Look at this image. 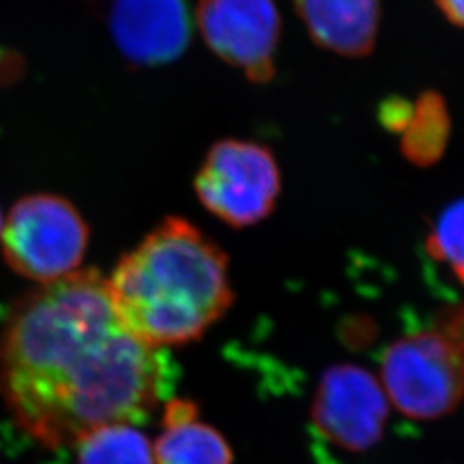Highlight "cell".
<instances>
[{"label": "cell", "mask_w": 464, "mask_h": 464, "mask_svg": "<svg viewBox=\"0 0 464 464\" xmlns=\"http://www.w3.org/2000/svg\"><path fill=\"white\" fill-rule=\"evenodd\" d=\"M126 327L99 270H76L17 301L0 334V396L50 449L150 415L162 360Z\"/></svg>", "instance_id": "obj_1"}, {"label": "cell", "mask_w": 464, "mask_h": 464, "mask_svg": "<svg viewBox=\"0 0 464 464\" xmlns=\"http://www.w3.org/2000/svg\"><path fill=\"white\" fill-rule=\"evenodd\" d=\"M107 287L126 327L157 349L198 341L234 301L226 251L183 217L126 253Z\"/></svg>", "instance_id": "obj_2"}, {"label": "cell", "mask_w": 464, "mask_h": 464, "mask_svg": "<svg viewBox=\"0 0 464 464\" xmlns=\"http://www.w3.org/2000/svg\"><path fill=\"white\" fill-rule=\"evenodd\" d=\"M379 381L401 415L440 420L464 401V344L440 331L399 337L382 354Z\"/></svg>", "instance_id": "obj_3"}, {"label": "cell", "mask_w": 464, "mask_h": 464, "mask_svg": "<svg viewBox=\"0 0 464 464\" xmlns=\"http://www.w3.org/2000/svg\"><path fill=\"white\" fill-rule=\"evenodd\" d=\"M88 243L90 229L80 210L53 193L17 199L0 231L5 264L40 285L80 270Z\"/></svg>", "instance_id": "obj_4"}, {"label": "cell", "mask_w": 464, "mask_h": 464, "mask_svg": "<svg viewBox=\"0 0 464 464\" xmlns=\"http://www.w3.org/2000/svg\"><path fill=\"white\" fill-rule=\"evenodd\" d=\"M281 169L266 145L246 140L217 141L195 178L199 203L234 229L253 227L276 210Z\"/></svg>", "instance_id": "obj_5"}, {"label": "cell", "mask_w": 464, "mask_h": 464, "mask_svg": "<svg viewBox=\"0 0 464 464\" xmlns=\"http://www.w3.org/2000/svg\"><path fill=\"white\" fill-rule=\"evenodd\" d=\"M197 16L217 57L241 69L253 83L274 78L282 32L274 0H199Z\"/></svg>", "instance_id": "obj_6"}, {"label": "cell", "mask_w": 464, "mask_h": 464, "mask_svg": "<svg viewBox=\"0 0 464 464\" xmlns=\"http://www.w3.org/2000/svg\"><path fill=\"white\" fill-rule=\"evenodd\" d=\"M389 399L375 375L358 365L327 368L316 385L312 418L329 442L349 452L379 444L389 418Z\"/></svg>", "instance_id": "obj_7"}, {"label": "cell", "mask_w": 464, "mask_h": 464, "mask_svg": "<svg viewBox=\"0 0 464 464\" xmlns=\"http://www.w3.org/2000/svg\"><path fill=\"white\" fill-rule=\"evenodd\" d=\"M109 26L117 49L134 66L172 63L191 38L186 0H114Z\"/></svg>", "instance_id": "obj_8"}, {"label": "cell", "mask_w": 464, "mask_h": 464, "mask_svg": "<svg viewBox=\"0 0 464 464\" xmlns=\"http://www.w3.org/2000/svg\"><path fill=\"white\" fill-rule=\"evenodd\" d=\"M299 19L318 47L343 57L375 49L381 0H295Z\"/></svg>", "instance_id": "obj_9"}, {"label": "cell", "mask_w": 464, "mask_h": 464, "mask_svg": "<svg viewBox=\"0 0 464 464\" xmlns=\"http://www.w3.org/2000/svg\"><path fill=\"white\" fill-rule=\"evenodd\" d=\"M164 427L153 448V464H232L226 439L198 416L164 421Z\"/></svg>", "instance_id": "obj_10"}, {"label": "cell", "mask_w": 464, "mask_h": 464, "mask_svg": "<svg viewBox=\"0 0 464 464\" xmlns=\"http://www.w3.org/2000/svg\"><path fill=\"white\" fill-rule=\"evenodd\" d=\"M76 446L78 464H153L149 439L131 423L100 427Z\"/></svg>", "instance_id": "obj_11"}, {"label": "cell", "mask_w": 464, "mask_h": 464, "mask_svg": "<svg viewBox=\"0 0 464 464\" xmlns=\"http://www.w3.org/2000/svg\"><path fill=\"white\" fill-rule=\"evenodd\" d=\"M427 245L431 256L464 285V198L452 201L437 217Z\"/></svg>", "instance_id": "obj_12"}, {"label": "cell", "mask_w": 464, "mask_h": 464, "mask_svg": "<svg viewBox=\"0 0 464 464\" xmlns=\"http://www.w3.org/2000/svg\"><path fill=\"white\" fill-rule=\"evenodd\" d=\"M24 57L14 49L0 47V84L17 82L24 72Z\"/></svg>", "instance_id": "obj_13"}, {"label": "cell", "mask_w": 464, "mask_h": 464, "mask_svg": "<svg viewBox=\"0 0 464 464\" xmlns=\"http://www.w3.org/2000/svg\"><path fill=\"white\" fill-rule=\"evenodd\" d=\"M435 4L452 24L464 28V0H435Z\"/></svg>", "instance_id": "obj_14"}, {"label": "cell", "mask_w": 464, "mask_h": 464, "mask_svg": "<svg viewBox=\"0 0 464 464\" xmlns=\"http://www.w3.org/2000/svg\"><path fill=\"white\" fill-rule=\"evenodd\" d=\"M2 222H4V218H2V214H0V231H2Z\"/></svg>", "instance_id": "obj_15"}]
</instances>
